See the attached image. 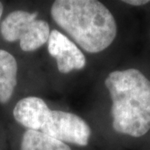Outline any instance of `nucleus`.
Segmentation results:
<instances>
[{
	"label": "nucleus",
	"mask_w": 150,
	"mask_h": 150,
	"mask_svg": "<svg viewBox=\"0 0 150 150\" xmlns=\"http://www.w3.org/2000/svg\"><path fill=\"white\" fill-rule=\"evenodd\" d=\"M104 85L112 101L113 130L134 138L150 130V81L136 69L115 70Z\"/></svg>",
	"instance_id": "obj_2"
},
{
	"label": "nucleus",
	"mask_w": 150,
	"mask_h": 150,
	"mask_svg": "<svg viewBox=\"0 0 150 150\" xmlns=\"http://www.w3.org/2000/svg\"><path fill=\"white\" fill-rule=\"evenodd\" d=\"M123 3L132 6H143L149 3V0H124Z\"/></svg>",
	"instance_id": "obj_9"
},
{
	"label": "nucleus",
	"mask_w": 150,
	"mask_h": 150,
	"mask_svg": "<svg viewBox=\"0 0 150 150\" xmlns=\"http://www.w3.org/2000/svg\"><path fill=\"white\" fill-rule=\"evenodd\" d=\"M50 13L57 25L88 53L104 51L117 36L115 18L100 1L57 0Z\"/></svg>",
	"instance_id": "obj_1"
},
{
	"label": "nucleus",
	"mask_w": 150,
	"mask_h": 150,
	"mask_svg": "<svg viewBox=\"0 0 150 150\" xmlns=\"http://www.w3.org/2000/svg\"><path fill=\"white\" fill-rule=\"evenodd\" d=\"M48 51L56 60L57 68L62 74L84 69L86 59L77 44L64 33L52 30L48 41Z\"/></svg>",
	"instance_id": "obj_5"
},
{
	"label": "nucleus",
	"mask_w": 150,
	"mask_h": 150,
	"mask_svg": "<svg viewBox=\"0 0 150 150\" xmlns=\"http://www.w3.org/2000/svg\"><path fill=\"white\" fill-rule=\"evenodd\" d=\"M41 131L65 144L80 147L88 144L92 134L91 128L84 119L62 110H51Z\"/></svg>",
	"instance_id": "obj_4"
},
{
	"label": "nucleus",
	"mask_w": 150,
	"mask_h": 150,
	"mask_svg": "<svg viewBox=\"0 0 150 150\" xmlns=\"http://www.w3.org/2000/svg\"><path fill=\"white\" fill-rule=\"evenodd\" d=\"M20 150H71L67 144L38 130L28 129L23 134Z\"/></svg>",
	"instance_id": "obj_8"
},
{
	"label": "nucleus",
	"mask_w": 150,
	"mask_h": 150,
	"mask_svg": "<svg viewBox=\"0 0 150 150\" xmlns=\"http://www.w3.org/2000/svg\"><path fill=\"white\" fill-rule=\"evenodd\" d=\"M51 109L41 98L28 96L20 99L13 108V118L22 126L30 130L41 129Z\"/></svg>",
	"instance_id": "obj_6"
},
{
	"label": "nucleus",
	"mask_w": 150,
	"mask_h": 150,
	"mask_svg": "<svg viewBox=\"0 0 150 150\" xmlns=\"http://www.w3.org/2000/svg\"><path fill=\"white\" fill-rule=\"evenodd\" d=\"M38 12H11L1 23L2 36L8 42L19 40L20 48L24 52L37 50L48 43L51 33L48 22L38 19Z\"/></svg>",
	"instance_id": "obj_3"
},
{
	"label": "nucleus",
	"mask_w": 150,
	"mask_h": 150,
	"mask_svg": "<svg viewBox=\"0 0 150 150\" xmlns=\"http://www.w3.org/2000/svg\"><path fill=\"white\" fill-rule=\"evenodd\" d=\"M18 64L8 51L0 49V103H6L17 85Z\"/></svg>",
	"instance_id": "obj_7"
},
{
	"label": "nucleus",
	"mask_w": 150,
	"mask_h": 150,
	"mask_svg": "<svg viewBox=\"0 0 150 150\" xmlns=\"http://www.w3.org/2000/svg\"><path fill=\"white\" fill-rule=\"evenodd\" d=\"M3 11H4V6H3L2 2H0V19H1L2 14H3Z\"/></svg>",
	"instance_id": "obj_10"
}]
</instances>
